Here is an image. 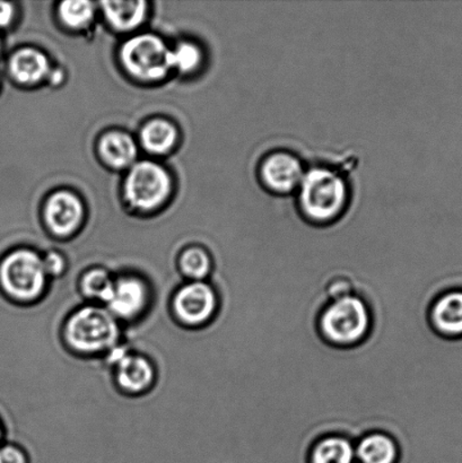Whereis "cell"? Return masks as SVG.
Segmentation results:
<instances>
[{
    "label": "cell",
    "instance_id": "obj_5",
    "mask_svg": "<svg viewBox=\"0 0 462 463\" xmlns=\"http://www.w3.org/2000/svg\"><path fill=\"white\" fill-rule=\"evenodd\" d=\"M221 299L215 286L205 281H187L175 290L172 315L181 326L192 329L210 326L219 315Z\"/></svg>",
    "mask_w": 462,
    "mask_h": 463
},
{
    "label": "cell",
    "instance_id": "obj_21",
    "mask_svg": "<svg viewBox=\"0 0 462 463\" xmlns=\"http://www.w3.org/2000/svg\"><path fill=\"white\" fill-rule=\"evenodd\" d=\"M59 14L66 25L80 29L92 20L94 6L90 2H65L61 4Z\"/></svg>",
    "mask_w": 462,
    "mask_h": 463
},
{
    "label": "cell",
    "instance_id": "obj_24",
    "mask_svg": "<svg viewBox=\"0 0 462 463\" xmlns=\"http://www.w3.org/2000/svg\"><path fill=\"white\" fill-rule=\"evenodd\" d=\"M43 259L45 272L50 279H58L66 271L67 262L65 258L58 252H49Z\"/></svg>",
    "mask_w": 462,
    "mask_h": 463
},
{
    "label": "cell",
    "instance_id": "obj_9",
    "mask_svg": "<svg viewBox=\"0 0 462 463\" xmlns=\"http://www.w3.org/2000/svg\"><path fill=\"white\" fill-rule=\"evenodd\" d=\"M152 290L146 280L136 275L115 279L108 311L118 321L131 322L143 317L151 304Z\"/></svg>",
    "mask_w": 462,
    "mask_h": 463
},
{
    "label": "cell",
    "instance_id": "obj_8",
    "mask_svg": "<svg viewBox=\"0 0 462 463\" xmlns=\"http://www.w3.org/2000/svg\"><path fill=\"white\" fill-rule=\"evenodd\" d=\"M306 172L301 158L287 149L266 154L258 166L262 187L275 194L297 192Z\"/></svg>",
    "mask_w": 462,
    "mask_h": 463
},
{
    "label": "cell",
    "instance_id": "obj_4",
    "mask_svg": "<svg viewBox=\"0 0 462 463\" xmlns=\"http://www.w3.org/2000/svg\"><path fill=\"white\" fill-rule=\"evenodd\" d=\"M372 317L366 303L351 295L325 307L319 317V331L325 342L337 347H353L369 335Z\"/></svg>",
    "mask_w": 462,
    "mask_h": 463
},
{
    "label": "cell",
    "instance_id": "obj_6",
    "mask_svg": "<svg viewBox=\"0 0 462 463\" xmlns=\"http://www.w3.org/2000/svg\"><path fill=\"white\" fill-rule=\"evenodd\" d=\"M121 58L127 70L145 80L162 79L170 70V50L160 38L146 34L126 43Z\"/></svg>",
    "mask_w": 462,
    "mask_h": 463
},
{
    "label": "cell",
    "instance_id": "obj_23",
    "mask_svg": "<svg viewBox=\"0 0 462 463\" xmlns=\"http://www.w3.org/2000/svg\"><path fill=\"white\" fill-rule=\"evenodd\" d=\"M325 290H327L330 301L354 295V288H353L350 279L344 276L334 277V279L329 281Z\"/></svg>",
    "mask_w": 462,
    "mask_h": 463
},
{
    "label": "cell",
    "instance_id": "obj_2",
    "mask_svg": "<svg viewBox=\"0 0 462 463\" xmlns=\"http://www.w3.org/2000/svg\"><path fill=\"white\" fill-rule=\"evenodd\" d=\"M63 343L77 355H106L120 339L119 321L106 307L90 304L77 308L62 328Z\"/></svg>",
    "mask_w": 462,
    "mask_h": 463
},
{
    "label": "cell",
    "instance_id": "obj_12",
    "mask_svg": "<svg viewBox=\"0 0 462 463\" xmlns=\"http://www.w3.org/2000/svg\"><path fill=\"white\" fill-rule=\"evenodd\" d=\"M83 220V206L74 194L61 192L49 199L45 221L52 233L68 236L74 233Z\"/></svg>",
    "mask_w": 462,
    "mask_h": 463
},
{
    "label": "cell",
    "instance_id": "obj_22",
    "mask_svg": "<svg viewBox=\"0 0 462 463\" xmlns=\"http://www.w3.org/2000/svg\"><path fill=\"white\" fill-rule=\"evenodd\" d=\"M202 54L196 45L184 43L178 48L170 50V66L181 71H192L201 62Z\"/></svg>",
    "mask_w": 462,
    "mask_h": 463
},
{
    "label": "cell",
    "instance_id": "obj_18",
    "mask_svg": "<svg viewBox=\"0 0 462 463\" xmlns=\"http://www.w3.org/2000/svg\"><path fill=\"white\" fill-rule=\"evenodd\" d=\"M115 279L102 268L85 271L80 279L81 295L98 306L106 307L111 298Z\"/></svg>",
    "mask_w": 462,
    "mask_h": 463
},
{
    "label": "cell",
    "instance_id": "obj_17",
    "mask_svg": "<svg viewBox=\"0 0 462 463\" xmlns=\"http://www.w3.org/2000/svg\"><path fill=\"white\" fill-rule=\"evenodd\" d=\"M99 152L108 165L119 169L130 165L137 156L134 140L128 135L122 133L104 136L99 143Z\"/></svg>",
    "mask_w": 462,
    "mask_h": 463
},
{
    "label": "cell",
    "instance_id": "obj_26",
    "mask_svg": "<svg viewBox=\"0 0 462 463\" xmlns=\"http://www.w3.org/2000/svg\"><path fill=\"white\" fill-rule=\"evenodd\" d=\"M14 16L13 5L0 2V27L7 26Z\"/></svg>",
    "mask_w": 462,
    "mask_h": 463
},
{
    "label": "cell",
    "instance_id": "obj_16",
    "mask_svg": "<svg viewBox=\"0 0 462 463\" xmlns=\"http://www.w3.org/2000/svg\"><path fill=\"white\" fill-rule=\"evenodd\" d=\"M102 6L108 21L118 30L134 29L143 22L146 14V3L142 0L104 2Z\"/></svg>",
    "mask_w": 462,
    "mask_h": 463
},
{
    "label": "cell",
    "instance_id": "obj_20",
    "mask_svg": "<svg viewBox=\"0 0 462 463\" xmlns=\"http://www.w3.org/2000/svg\"><path fill=\"white\" fill-rule=\"evenodd\" d=\"M179 268L188 281H205L212 274V260L205 250L192 248L181 254Z\"/></svg>",
    "mask_w": 462,
    "mask_h": 463
},
{
    "label": "cell",
    "instance_id": "obj_25",
    "mask_svg": "<svg viewBox=\"0 0 462 463\" xmlns=\"http://www.w3.org/2000/svg\"><path fill=\"white\" fill-rule=\"evenodd\" d=\"M0 463H30L29 457L21 447L13 443L0 446Z\"/></svg>",
    "mask_w": 462,
    "mask_h": 463
},
{
    "label": "cell",
    "instance_id": "obj_14",
    "mask_svg": "<svg viewBox=\"0 0 462 463\" xmlns=\"http://www.w3.org/2000/svg\"><path fill=\"white\" fill-rule=\"evenodd\" d=\"M14 79L22 84H35L49 75L48 59L33 49H23L14 54L9 63Z\"/></svg>",
    "mask_w": 462,
    "mask_h": 463
},
{
    "label": "cell",
    "instance_id": "obj_19",
    "mask_svg": "<svg viewBox=\"0 0 462 463\" xmlns=\"http://www.w3.org/2000/svg\"><path fill=\"white\" fill-rule=\"evenodd\" d=\"M142 143L147 151L156 154L169 152L175 143L174 127L165 120L149 122L142 131Z\"/></svg>",
    "mask_w": 462,
    "mask_h": 463
},
{
    "label": "cell",
    "instance_id": "obj_11",
    "mask_svg": "<svg viewBox=\"0 0 462 463\" xmlns=\"http://www.w3.org/2000/svg\"><path fill=\"white\" fill-rule=\"evenodd\" d=\"M429 324L447 339L462 337V289H449L434 299L429 308Z\"/></svg>",
    "mask_w": 462,
    "mask_h": 463
},
{
    "label": "cell",
    "instance_id": "obj_1",
    "mask_svg": "<svg viewBox=\"0 0 462 463\" xmlns=\"http://www.w3.org/2000/svg\"><path fill=\"white\" fill-rule=\"evenodd\" d=\"M351 190L345 176L330 166H315L306 172L297 189V206L310 224H334L346 212Z\"/></svg>",
    "mask_w": 462,
    "mask_h": 463
},
{
    "label": "cell",
    "instance_id": "obj_27",
    "mask_svg": "<svg viewBox=\"0 0 462 463\" xmlns=\"http://www.w3.org/2000/svg\"><path fill=\"white\" fill-rule=\"evenodd\" d=\"M5 432L2 423H0V446L4 443Z\"/></svg>",
    "mask_w": 462,
    "mask_h": 463
},
{
    "label": "cell",
    "instance_id": "obj_7",
    "mask_svg": "<svg viewBox=\"0 0 462 463\" xmlns=\"http://www.w3.org/2000/svg\"><path fill=\"white\" fill-rule=\"evenodd\" d=\"M171 193L167 172L152 162H142L131 169L126 180V197L140 210L160 206Z\"/></svg>",
    "mask_w": 462,
    "mask_h": 463
},
{
    "label": "cell",
    "instance_id": "obj_15",
    "mask_svg": "<svg viewBox=\"0 0 462 463\" xmlns=\"http://www.w3.org/2000/svg\"><path fill=\"white\" fill-rule=\"evenodd\" d=\"M355 462V444L339 435H330L316 441L309 457V463Z\"/></svg>",
    "mask_w": 462,
    "mask_h": 463
},
{
    "label": "cell",
    "instance_id": "obj_13",
    "mask_svg": "<svg viewBox=\"0 0 462 463\" xmlns=\"http://www.w3.org/2000/svg\"><path fill=\"white\" fill-rule=\"evenodd\" d=\"M355 456L359 463H397L400 449L391 435L373 432L355 444Z\"/></svg>",
    "mask_w": 462,
    "mask_h": 463
},
{
    "label": "cell",
    "instance_id": "obj_3",
    "mask_svg": "<svg viewBox=\"0 0 462 463\" xmlns=\"http://www.w3.org/2000/svg\"><path fill=\"white\" fill-rule=\"evenodd\" d=\"M49 281L43 259L31 250H16L0 261V290L13 302H38L47 293Z\"/></svg>",
    "mask_w": 462,
    "mask_h": 463
},
{
    "label": "cell",
    "instance_id": "obj_10",
    "mask_svg": "<svg viewBox=\"0 0 462 463\" xmlns=\"http://www.w3.org/2000/svg\"><path fill=\"white\" fill-rule=\"evenodd\" d=\"M113 369L118 389L129 396L146 393L156 383V367L153 362L142 354L127 353Z\"/></svg>",
    "mask_w": 462,
    "mask_h": 463
}]
</instances>
